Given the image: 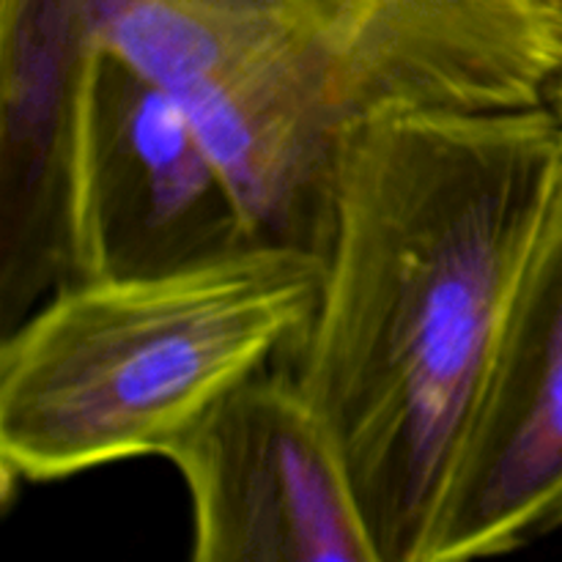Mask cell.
Instances as JSON below:
<instances>
[{"label":"cell","instance_id":"1","mask_svg":"<svg viewBox=\"0 0 562 562\" xmlns=\"http://www.w3.org/2000/svg\"><path fill=\"white\" fill-rule=\"evenodd\" d=\"M562 184L549 104L415 110L340 143L324 283L291 373L346 461L379 562H426L508 307Z\"/></svg>","mask_w":562,"mask_h":562},{"label":"cell","instance_id":"2","mask_svg":"<svg viewBox=\"0 0 562 562\" xmlns=\"http://www.w3.org/2000/svg\"><path fill=\"white\" fill-rule=\"evenodd\" d=\"M104 47L168 88L258 241L322 250L335 159L415 110L547 102L562 42L530 0H77Z\"/></svg>","mask_w":562,"mask_h":562},{"label":"cell","instance_id":"3","mask_svg":"<svg viewBox=\"0 0 562 562\" xmlns=\"http://www.w3.org/2000/svg\"><path fill=\"white\" fill-rule=\"evenodd\" d=\"M322 283L316 250L250 241L60 285L0 335V497L162 456L223 395L291 360Z\"/></svg>","mask_w":562,"mask_h":562},{"label":"cell","instance_id":"4","mask_svg":"<svg viewBox=\"0 0 562 562\" xmlns=\"http://www.w3.org/2000/svg\"><path fill=\"white\" fill-rule=\"evenodd\" d=\"M102 55L77 0H0V335L91 278Z\"/></svg>","mask_w":562,"mask_h":562},{"label":"cell","instance_id":"5","mask_svg":"<svg viewBox=\"0 0 562 562\" xmlns=\"http://www.w3.org/2000/svg\"><path fill=\"white\" fill-rule=\"evenodd\" d=\"M192 562H379L355 483L291 371H263L165 448Z\"/></svg>","mask_w":562,"mask_h":562},{"label":"cell","instance_id":"6","mask_svg":"<svg viewBox=\"0 0 562 562\" xmlns=\"http://www.w3.org/2000/svg\"><path fill=\"white\" fill-rule=\"evenodd\" d=\"M562 532V184L508 307L450 467L426 562Z\"/></svg>","mask_w":562,"mask_h":562},{"label":"cell","instance_id":"7","mask_svg":"<svg viewBox=\"0 0 562 562\" xmlns=\"http://www.w3.org/2000/svg\"><path fill=\"white\" fill-rule=\"evenodd\" d=\"M258 241L179 99L104 47L91 154V278L187 267Z\"/></svg>","mask_w":562,"mask_h":562},{"label":"cell","instance_id":"8","mask_svg":"<svg viewBox=\"0 0 562 562\" xmlns=\"http://www.w3.org/2000/svg\"><path fill=\"white\" fill-rule=\"evenodd\" d=\"M530 3L536 5L538 14L547 20V25L558 33L562 42V0H530Z\"/></svg>","mask_w":562,"mask_h":562},{"label":"cell","instance_id":"9","mask_svg":"<svg viewBox=\"0 0 562 562\" xmlns=\"http://www.w3.org/2000/svg\"><path fill=\"white\" fill-rule=\"evenodd\" d=\"M547 104L554 115L562 121V71L549 82V91H547Z\"/></svg>","mask_w":562,"mask_h":562}]
</instances>
